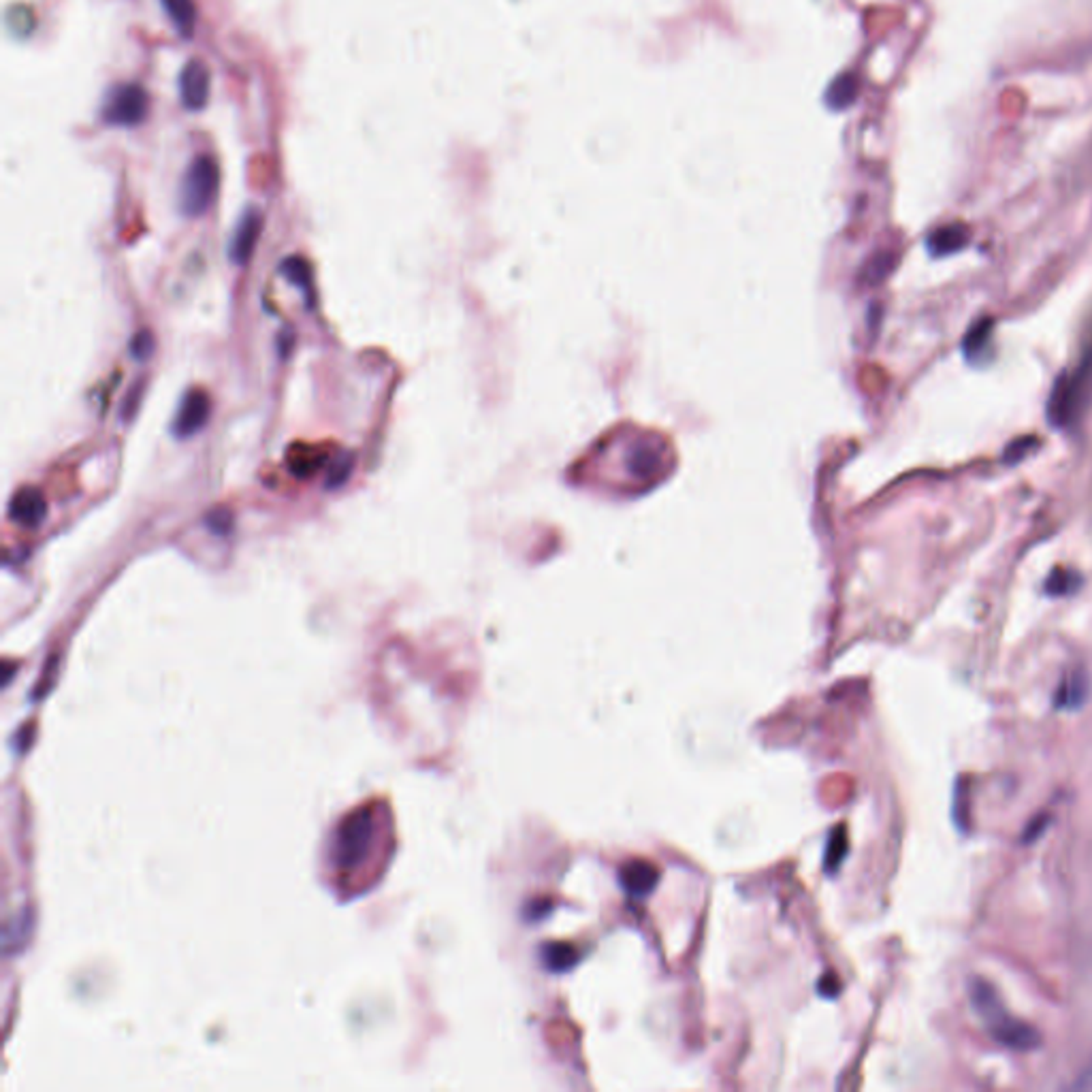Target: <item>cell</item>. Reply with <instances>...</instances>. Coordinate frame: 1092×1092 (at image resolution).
<instances>
[{
  "mask_svg": "<svg viewBox=\"0 0 1092 1092\" xmlns=\"http://www.w3.org/2000/svg\"><path fill=\"white\" fill-rule=\"evenodd\" d=\"M971 1000H973L977 1014L988 1024L994 1042L1015 1052H1030L1039 1048L1042 1035L1037 1033V1028L1009 1015L1003 1009V1003H1000L997 990L988 982H984V979H973L971 982Z\"/></svg>",
  "mask_w": 1092,
  "mask_h": 1092,
  "instance_id": "6da1fadb",
  "label": "cell"
},
{
  "mask_svg": "<svg viewBox=\"0 0 1092 1092\" xmlns=\"http://www.w3.org/2000/svg\"><path fill=\"white\" fill-rule=\"evenodd\" d=\"M220 188V167L214 156H197L186 169L179 186V212L188 218H199L212 207Z\"/></svg>",
  "mask_w": 1092,
  "mask_h": 1092,
  "instance_id": "7a4b0ae2",
  "label": "cell"
},
{
  "mask_svg": "<svg viewBox=\"0 0 1092 1092\" xmlns=\"http://www.w3.org/2000/svg\"><path fill=\"white\" fill-rule=\"evenodd\" d=\"M149 111V94L139 84L118 86L107 96L103 107L105 122L111 126H137L146 120Z\"/></svg>",
  "mask_w": 1092,
  "mask_h": 1092,
  "instance_id": "3957f363",
  "label": "cell"
},
{
  "mask_svg": "<svg viewBox=\"0 0 1092 1092\" xmlns=\"http://www.w3.org/2000/svg\"><path fill=\"white\" fill-rule=\"evenodd\" d=\"M209 412H212V402L209 395L201 389H191L179 402V408L173 418L171 432L176 438L186 440L197 435L203 427L207 425Z\"/></svg>",
  "mask_w": 1092,
  "mask_h": 1092,
  "instance_id": "277c9868",
  "label": "cell"
},
{
  "mask_svg": "<svg viewBox=\"0 0 1092 1092\" xmlns=\"http://www.w3.org/2000/svg\"><path fill=\"white\" fill-rule=\"evenodd\" d=\"M209 88H212V75L201 60H188L179 75V96L186 109L201 111L209 101Z\"/></svg>",
  "mask_w": 1092,
  "mask_h": 1092,
  "instance_id": "5b68a950",
  "label": "cell"
},
{
  "mask_svg": "<svg viewBox=\"0 0 1092 1092\" xmlns=\"http://www.w3.org/2000/svg\"><path fill=\"white\" fill-rule=\"evenodd\" d=\"M262 231V214L259 209H248V212L239 218L237 229L233 233L229 244V256L233 265H246L252 259V252L256 244H259Z\"/></svg>",
  "mask_w": 1092,
  "mask_h": 1092,
  "instance_id": "8992f818",
  "label": "cell"
},
{
  "mask_svg": "<svg viewBox=\"0 0 1092 1092\" xmlns=\"http://www.w3.org/2000/svg\"><path fill=\"white\" fill-rule=\"evenodd\" d=\"M48 515V502L35 487H21L9 502V518L21 527H39Z\"/></svg>",
  "mask_w": 1092,
  "mask_h": 1092,
  "instance_id": "52a82bcc",
  "label": "cell"
},
{
  "mask_svg": "<svg viewBox=\"0 0 1092 1092\" xmlns=\"http://www.w3.org/2000/svg\"><path fill=\"white\" fill-rule=\"evenodd\" d=\"M1090 696V679L1086 670H1071L1060 679L1057 691H1054V706L1060 711H1078L1086 704Z\"/></svg>",
  "mask_w": 1092,
  "mask_h": 1092,
  "instance_id": "ba28073f",
  "label": "cell"
},
{
  "mask_svg": "<svg viewBox=\"0 0 1092 1092\" xmlns=\"http://www.w3.org/2000/svg\"><path fill=\"white\" fill-rule=\"evenodd\" d=\"M659 881V869L646 860H630L621 869V886L631 896L649 894Z\"/></svg>",
  "mask_w": 1092,
  "mask_h": 1092,
  "instance_id": "9c48e42d",
  "label": "cell"
},
{
  "mask_svg": "<svg viewBox=\"0 0 1092 1092\" xmlns=\"http://www.w3.org/2000/svg\"><path fill=\"white\" fill-rule=\"evenodd\" d=\"M163 9L167 11L173 26L182 36H191L197 24V5L194 0H161Z\"/></svg>",
  "mask_w": 1092,
  "mask_h": 1092,
  "instance_id": "30bf717a",
  "label": "cell"
},
{
  "mask_svg": "<svg viewBox=\"0 0 1092 1092\" xmlns=\"http://www.w3.org/2000/svg\"><path fill=\"white\" fill-rule=\"evenodd\" d=\"M858 96V79L856 75L851 73H843L839 75L837 79L832 81L830 86H828V92H826V105L832 109H845L849 107L851 103L856 101Z\"/></svg>",
  "mask_w": 1092,
  "mask_h": 1092,
  "instance_id": "8fae6325",
  "label": "cell"
},
{
  "mask_svg": "<svg viewBox=\"0 0 1092 1092\" xmlns=\"http://www.w3.org/2000/svg\"><path fill=\"white\" fill-rule=\"evenodd\" d=\"M967 244V231L962 227H945V229H939L935 235L930 237V250L935 254H950L960 250L962 246Z\"/></svg>",
  "mask_w": 1092,
  "mask_h": 1092,
  "instance_id": "7c38bea8",
  "label": "cell"
},
{
  "mask_svg": "<svg viewBox=\"0 0 1092 1092\" xmlns=\"http://www.w3.org/2000/svg\"><path fill=\"white\" fill-rule=\"evenodd\" d=\"M542 958L548 969L560 973L576 965V950L570 943H548L542 950Z\"/></svg>",
  "mask_w": 1092,
  "mask_h": 1092,
  "instance_id": "4fadbf2b",
  "label": "cell"
},
{
  "mask_svg": "<svg viewBox=\"0 0 1092 1092\" xmlns=\"http://www.w3.org/2000/svg\"><path fill=\"white\" fill-rule=\"evenodd\" d=\"M282 274L289 277L292 284L301 286V289H310L312 286V269L310 262L301 256H289L282 261Z\"/></svg>",
  "mask_w": 1092,
  "mask_h": 1092,
  "instance_id": "5bb4252c",
  "label": "cell"
},
{
  "mask_svg": "<svg viewBox=\"0 0 1092 1092\" xmlns=\"http://www.w3.org/2000/svg\"><path fill=\"white\" fill-rule=\"evenodd\" d=\"M1078 585H1080L1078 574L1067 570H1054L1048 583H1045V591H1048L1050 596H1069V593L1078 589Z\"/></svg>",
  "mask_w": 1092,
  "mask_h": 1092,
  "instance_id": "9a60e30c",
  "label": "cell"
},
{
  "mask_svg": "<svg viewBox=\"0 0 1092 1092\" xmlns=\"http://www.w3.org/2000/svg\"><path fill=\"white\" fill-rule=\"evenodd\" d=\"M206 523L218 536H227L233 527V512L229 508H216L209 512Z\"/></svg>",
  "mask_w": 1092,
  "mask_h": 1092,
  "instance_id": "2e32d148",
  "label": "cell"
},
{
  "mask_svg": "<svg viewBox=\"0 0 1092 1092\" xmlns=\"http://www.w3.org/2000/svg\"><path fill=\"white\" fill-rule=\"evenodd\" d=\"M845 845L847 839L843 834H834L830 845L826 849V869H830V872L839 869L843 856H845Z\"/></svg>",
  "mask_w": 1092,
  "mask_h": 1092,
  "instance_id": "e0dca14e",
  "label": "cell"
},
{
  "mask_svg": "<svg viewBox=\"0 0 1092 1092\" xmlns=\"http://www.w3.org/2000/svg\"><path fill=\"white\" fill-rule=\"evenodd\" d=\"M131 350H133V357L135 359L146 361L149 355H152V350H154V337H152V333H149V331H146V329L139 331V333L133 337Z\"/></svg>",
  "mask_w": 1092,
  "mask_h": 1092,
  "instance_id": "ac0fdd59",
  "label": "cell"
},
{
  "mask_svg": "<svg viewBox=\"0 0 1092 1092\" xmlns=\"http://www.w3.org/2000/svg\"><path fill=\"white\" fill-rule=\"evenodd\" d=\"M350 472H352V457H342L340 461H337L333 468L329 470V476H327L329 489H337L340 485H344L346 478L350 476Z\"/></svg>",
  "mask_w": 1092,
  "mask_h": 1092,
  "instance_id": "d6986e66",
  "label": "cell"
},
{
  "mask_svg": "<svg viewBox=\"0 0 1092 1092\" xmlns=\"http://www.w3.org/2000/svg\"><path fill=\"white\" fill-rule=\"evenodd\" d=\"M1073 1086H1075V1088H1080V1090H1088V1088H1092V1065L1086 1069V1071H1084V1073L1080 1075V1080L1075 1082Z\"/></svg>",
  "mask_w": 1092,
  "mask_h": 1092,
  "instance_id": "ffe728a7",
  "label": "cell"
}]
</instances>
